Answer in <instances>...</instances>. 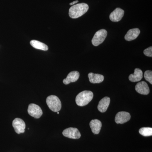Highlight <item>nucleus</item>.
<instances>
[{
    "mask_svg": "<svg viewBox=\"0 0 152 152\" xmlns=\"http://www.w3.org/2000/svg\"><path fill=\"white\" fill-rule=\"evenodd\" d=\"M57 114H59V113L58 112H57Z\"/></svg>",
    "mask_w": 152,
    "mask_h": 152,
    "instance_id": "22",
    "label": "nucleus"
},
{
    "mask_svg": "<svg viewBox=\"0 0 152 152\" xmlns=\"http://www.w3.org/2000/svg\"><path fill=\"white\" fill-rule=\"evenodd\" d=\"M28 112L31 116L37 119L40 118L43 114L40 107L34 104H31L29 105Z\"/></svg>",
    "mask_w": 152,
    "mask_h": 152,
    "instance_id": "5",
    "label": "nucleus"
},
{
    "mask_svg": "<svg viewBox=\"0 0 152 152\" xmlns=\"http://www.w3.org/2000/svg\"><path fill=\"white\" fill-rule=\"evenodd\" d=\"M90 126L92 132L95 134H98L100 132L102 124L99 120H93L90 122Z\"/></svg>",
    "mask_w": 152,
    "mask_h": 152,
    "instance_id": "14",
    "label": "nucleus"
},
{
    "mask_svg": "<svg viewBox=\"0 0 152 152\" xmlns=\"http://www.w3.org/2000/svg\"><path fill=\"white\" fill-rule=\"evenodd\" d=\"M110 102V99L108 97L103 98L99 102L98 109L101 113H104L108 108Z\"/></svg>",
    "mask_w": 152,
    "mask_h": 152,
    "instance_id": "13",
    "label": "nucleus"
},
{
    "mask_svg": "<svg viewBox=\"0 0 152 152\" xmlns=\"http://www.w3.org/2000/svg\"><path fill=\"white\" fill-rule=\"evenodd\" d=\"M144 54L145 56H147L152 57V47L151 46L149 47L148 48L144 50Z\"/></svg>",
    "mask_w": 152,
    "mask_h": 152,
    "instance_id": "20",
    "label": "nucleus"
},
{
    "mask_svg": "<svg viewBox=\"0 0 152 152\" xmlns=\"http://www.w3.org/2000/svg\"><path fill=\"white\" fill-rule=\"evenodd\" d=\"M30 45L34 48L42 50L47 51L49 49L48 47L46 44L36 40L31 41L30 42Z\"/></svg>",
    "mask_w": 152,
    "mask_h": 152,
    "instance_id": "17",
    "label": "nucleus"
},
{
    "mask_svg": "<svg viewBox=\"0 0 152 152\" xmlns=\"http://www.w3.org/2000/svg\"><path fill=\"white\" fill-rule=\"evenodd\" d=\"M139 133L144 137H149L152 135V128L150 127H143L139 130Z\"/></svg>",
    "mask_w": 152,
    "mask_h": 152,
    "instance_id": "18",
    "label": "nucleus"
},
{
    "mask_svg": "<svg viewBox=\"0 0 152 152\" xmlns=\"http://www.w3.org/2000/svg\"><path fill=\"white\" fill-rule=\"evenodd\" d=\"M107 35V32L105 29L99 30L96 33L92 40V43L94 46H98L101 45L105 39Z\"/></svg>",
    "mask_w": 152,
    "mask_h": 152,
    "instance_id": "4",
    "label": "nucleus"
},
{
    "mask_svg": "<svg viewBox=\"0 0 152 152\" xmlns=\"http://www.w3.org/2000/svg\"><path fill=\"white\" fill-rule=\"evenodd\" d=\"M131 115L129 113L126 112H120L116 114L115 121L117 124H124L129 121Z\"/></svg>",
    "mask_w": 152,
    "mask_h": 152,
    "instance_id": "8",
    "label": "nucleus"
},
{
    "mask_svg": "<svg viewBox=\"0 0 152 152\" xmlns=\"http://www.w3.org/2000/svg\"><path fill=\"white\" fill-rule=\"evenodd\" d=\"M63 135L69 138L78 139L81 137V134L77 128H69L63 132Z\"/></svg>",
    "mask_w": 152,
    "mask_h": 152,
    "instance_id": "6",
    "label": "nucleus"
},
{
    "mask_svg": "<svg viewBox=\"0 0 152 152\" xmlns=\"http://www.w3.org/2000/svg\"><path fill=\"white\" fill-rule=\"evenodd\" d=\"M46 102L49 108L52 111L59 112L61 108V103L60 99L55 95L49 96L47 98Z\"/></svg>",
    "mask_w": 152,
    "mask_h": 152,
    "instance_id": "3",
    "label": "nucleus"
},
{
    "mask_svg": "<svg viewBox=\"0 0 152 152\" xmlns=\"http://www.w3.org/2000/svg\"><path fill=\"white\" fill-rule=\"evenodd\" d=\"M124 14V11L120 8H117L113 11L110 15V19L112 21L117 22L120 21Z\"/></svg>",
    "mask_w": 152,
    "mask_h": 152,
    "instance_id": "9",
    "label": "nucleus"
},
{
    "mask_svg": "<svg viewBox=\"0 0 152 152\" xmlns=\"http://www.w3.org/2000/svg\"><path fill=\"white\" fill-rule=\"evenodd\" d=\"M135 90L137 92L142 95H148L149 94L150 89L145 82L142 81L136 85Z\"/></svg>",
    "mask_w": 152,
    "mask_h": 152,
    "instance_id": "10",
    "label": "nucleus"
},
{
    "mask_svg": "<svg viewBox=\"0 0 152 152\" xmlns=\"http://www.w3.org/2000/svg\"><path fill=\"white\" fill-rule=\"evenodd\" d=\"M144 77L147 81L149 82L152 84V72L151 71L147 70L144 73Z\"/></svg>",
    "mask_w": 152,
    "mask_h": 152,
    "instance_id": "19",
    "label": "nucleus"
},
{
    "mask_svg": "<svg viewBox=\"0 0 152 152\" xmlns=\"http://www.w3.org/2000/svg\"><path fill=\"white\" fill-rule=\"evenodd\" d=\"M90 82L92 83H100L103 81L104 77L102 75L90 73L88 75Z\"/></svg>",
    "mask_w": 152,
    "mask_h": 152,
    "instance_id": "16",
    "label": "nucleus"
},
{
    "mask_svg": "<svg viewBox=\"0 0 152 152\" xmlns=\"http://www.w3.org/2000/svg\"><path fill=\"white\" fill-rule=\"evenodd\" d=\"M80 77V73L77 71H72L68 74L66 78L64 79L63 83L64 84L68 85L71 83L75 82Z\"/></svg>",
    "mask_w": 152,
    "mask_h": 152,
    "instance_id": "11",
    "label": "nucleus"
},
{
    "mask_svg": "<svg viewBox=\"0 0 152 152\" xmlns=\"http://www.w3.org/2000/svg\"><path fill=\"white\" fill-rule=\"evenodd\" d=\"M88 9L89 6L86 3L74 5L69 10V15L72 18H77L86 13Z\"/></svg>",
    "mask_w": 152,
    "mask_h": 152,
    "instance_id": "1",
    "label": "nucleus"
},
{
    "mask_svg": "<svg viewBox=\"0 0 152 152\" xmlns=\"http://www.w3.org/2000/svg\"><path fill=\"white\" fill-rule=\"evenodd\" d=\"M143 77L142 71L140 69L136 68L134 70V72L131 74L129 76V80L132 82H139L142 80Z\"/></svg>",
    "mask_w": 152,
    "mask_h": 152,
    "instance_id": "15",
    "label": "nucleus"
},
{
    "mask_svg": "<svg viewBox=\"0 0 152 152\" xmlns=\"http://www.w3.org/2000/svg\"><path fill=\"white\" fill-rule=\"evenodd\" d=\"M140 33V31L138 28L130 29L125 36V39L127 41H131L135 39Z\"/></svg>",
    "mask_w": 152,
    "mask_h": 152,
    "instance_id": "12",
    "label": "nucleus"
},
{
    "mask_svg": "<svg viewBox=\"0 0 152 152\" xmlns=\"http://www.w3.org/2000/svg\"><path fill=\"white\" fill-rule=\"evenodd\" d=\"M94 94L91 91H84L79 93L76 97V103L77 105L83 107L89 103L93 99Z\"/></svg>",
    "mask_w": 152,
    "mask_h": 152,
    "instance_id": "2",
    "label": "nucleus"
},
{
    "mask_svg": "<svg viewBox=\"0 0 152 152\" xmlns=\"http://www.w3.org/2000/svg\"><path fill=\"white\" fill-rule=\"evenodd\" d=\"M12 126L16 132L18 134L24 133L26 124L21 119L16 118L13 121Z\"/></svg>",
    "mask_w": 152,
    "mask_h": 152,
    "instance_id": "7",
    "label": "nucleus"
},
{
    "mask_svg": "<svg viewBox=\"0 0 152 152\" xmlns=\"http://www.w3.org/2000/svg\"><path fill=\"white\" fill-rule=\"evenodd\" d=\"M78 2V0H77V1H74L73 2L69 4L70 5H74V4H75L76 3Z\"/></svg>",
    "mask_w": 152,
    "mask_h": 152,
    "instance_id": "21",
    "label": "nucleus"
}]
</instances>
